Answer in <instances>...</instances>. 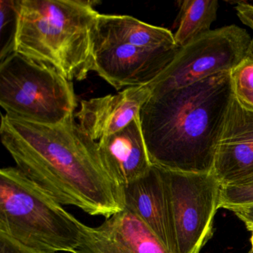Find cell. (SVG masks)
Wrapping results in <instances>:
<instances>
[{"mask_svg":"<svg viewBox=\"0 0 253 253\" xmlns=\"http://www.w3.org/2000/svg\"><path fill=\"white\" fill-rule=\"evenodd\" d=\"M0 137L17 168L62 205L106 218L124 210L122 188L108 171L98 142L75 118L44 125L2 115Z\"/></svg>","mask_w":253,"mask_h":253,"instance_id":"cell-1","label":"cell"},{"mask_svg":"<svg viewBox=\"0 0 253 253\" xmlns=\"http://www.w3.org/2000/svg\"><path fill=\"white\" fill-rule=\"evenodd\" d=\"M233 93L229 72L151 94L140 119L152 165L170 171L211 173Z\"/></svg>","mask_w":253,"mask_h":253,"instance_id":"cell-2","label":"cell"},{"mask_svg":"<svg viewBox=\"0 0 253 253\" xmlns=\"http://www.w3.org/2000/svg\"><path fill=\"white\" fill-rule=\"evenodd\" d=\"M97 1L19 0L15 51L46 63L69 81L94 70Z\"/></svg>","mask_w":253,"mask_h":253,"instance_id":"cell-3","label":"cell"},{"mask_svg":"<svg viewBox=\"0 0 253 253\" xmlns=\"http://www.w3.org/2000/svg\"><path fill=\"white\" fill-rule=\"evenodd\" d=\"M168 29L127 15L100 14L93 34L94 70L117 90L152 83L180 50Z\"/></svg>","mask_w":253,"mask_h":253,"instance_id":"cell-4","label":"cell"},{"mask_svg":"<svg viewBox=\"0 0 253 253\" xmlns=\"http://www.w3.org/2000/svg\"><path fill=\"white\" fill-rule=\"evenodd\" d=\"M81 224L17 167L0 170V232L37 253H73Z\"/></svg>","mask_w":253,"mask_h":253,"instance_id":"cell-5","label":"cell"},{"mask_svg":"<svg viewBox=\"0 0 253 253\" xmlns=\"http://www.w3.org/2000/svg\"><path fill=\"white\" fill-rule=\"evenodd\" d=\"M0 105L11 118L57 125L75 118L78 103L72 81L15 51L0 61Z\"/></svg>","mask_w":253,"mask_h":253,"instance_id":"cell-6","label":"cell"},{"mask_svg":"<svg viewBox=\"0 0 253 253\" xmlns=\"http://www.w3.org/2000/svg\"><path fill=\"white\" fill-rule=\"evenodd\" d=\"M252 38L235 25L211 30L180 48L171 63L148 84L151 94L183 88L236 67Z\"/></svg>","mask_w":253,"mask_h":253,"instance_id":"cell-7","label":"cell"},{"mask_svg":"<svg viewBox=\"0 0 253 253\" xmlns=\"http://www.w3.org/2000/svg\"><path fill=\"white\" fill-rule=\"evenodd\" d=\"M160 169L168 192L177 253H199L212 235L223 184L212 173Z\"/></svg>","mask_w":253,"mask_h":253,"instance_id":"cell-8","label":"cell"},{"mask_svg":"<svg viewBox=\"0 0 253 253\" xmlns=\"http://www.w3.org/2000/svg\"><path fill=\"white\" fill-rule=\"evenodd\" d=\"M211 173L236 185L253 174V106L233 93L219 134Z\"/></svg>","mask_w":253,"mask_h":253,"instance_id":"cell-9","label":"cell"},{"mask_svg":"<svg viewBox=\"0 0 253 253\" xmlns=\"http://www.w3.org/2000/svg\"><path fill=\"white\" fill-rule=\"evenodd\" d=\"M73 253H170L143 220L124 209L96 227L81 223Z\"/></svg>","mask_w":253,"mask_h":253,"instance_id":"cell-10","label":"cell"},{"mask_svg":"<svg viewBox=\"0 0 253 253\" xmlns=\"http://www.w3.org/2000/svg\"><path fill=\"white\" fill-rule=\"evenodd\" d=\"M121 188L124 209L143 220L170 253H177L169 200L161 169L153 166L144 177Z\"/></svg>","mask_w":253,"mask_h":253,"instance_id":"cell-11","label":"cell"},{"mask_svg":"<svg viewBox=\"0 0 253 253\" xmlns=\"http://www.w3.org/2000/svg\"><path fill=\"white\" fill-rule=\"evenodd\" d=\"M150 96L147 85L129 87L116 94L82 100L75 117L81 128L97 141L121 131L140 117Z\"/></svg>","mask_w":253,"mask_h":253,"instance_id":"cell-12","label":"cell"},{"mask_svg":"<svg viewBox=\"0 0 253 253\" xmlns=\"http://www.w3.org/2000/svg\"><path fill=\"white\" fill-rule=\"evenodd\" d=\"M98 146L108 171L121 187L144 177L153 167L140 117L121 131L99 140Z\"/></svg>","mask_w":253,"mask_h":253,"instance_id":"cell-13","label":"cell"},{"mask_svg":"<svg viewBox=\"0 0 253 253\" xmlns=\"http://www.w3.org/2000/svg\"><path fill=\"white\" fill-rule=\"evenodd\" d=\"M177 32L174 35L177 46L182 48L201 35L210 32L217 19V0L179 1Z\"/></svg>","mask_w":253,"mask_h":253,"instance_id":"cell-14","label":"cell"},{"mask_svg":"<svg viewBox=\"0 0 253 253\" xmlns=\"http://www.w3.org/2000/svg\"><path fill=\"white\" fill-rule=\"evenodd\" d=\"M19 0H0V61L15 52Z\"/></svg>","mask_w":253,"mask_h":253,"instance_id":"cell-15","label":"cell"},{"mask_svg":"<svg viewBox=\"0 0 253 253\" xmlns=\"http://www.w3.org/2000/svg\"><path fill=\"white\" fill-rule=\"evenodd\" d=\"M234 92L240 98L253 96V54L248 51L245 58L230 72Z\"/></svg>","mask_w":253,"mask_h":253,"instance_id":"cell-16","label":"cell"},{"mask_svg":"<svg viewBox=\"0 0 253 253\" xmlns=\"http://www.w3.org/2000/svg\"><path fill=\"white\" fill-rule=\"evenodd\" d=\"M250 204H253V184L223 186L220 208L229 210L233 207Z\"/></svg>","mask_w":253,"mask_h":253,"instance_id":"cell-17","label":"cell"},{"mask_svg":"<svg viewBox=\"0 0 253 253\" xmlns=\"http://www.w3.org/2000/svg\"><path fill=\"white\" fill-rule=\"evenodd\" d=\"M0 253H37L26 246L0 232Z\"/></svg>","mask_w":253,"mask_h":253,"instance_id":"cell-18","label":"cell"},{"mask_svg":"<svg viewBox=\"0 0 253 253\" xmlns=\"http://www.w3.org/2000/svg\"><path fill=\"white\" fill-rule=\"evenodd\" d=\"M235 11L239 20L253 30V5L247 2H239L235 6Z\"/></svg>","mask_w":253,"mask_h":253,"instance_id":"cell-19","label":"cell"},{"mask_svg":"<svg viewBox=\"0 0 253 253\" xmlns=\"http://www.w3.org/2000/svg\"><path fill=\"white\" fill-rule=\"evenodd\" d=\"M253 184V174L250 176V177H247L245 180L243 181L240 182L238 184L236 185H251Z\"/></svg>","mask_w":253,"mask_h":253,"instance_id":"cell-20","label":"cell"},{"mask_svg":"<svg viewBox=\"0 0 253 253\" xmlns=\"http://www.w3.org/2000/svg\"><path fill=\"white\" fill-rule=\"evenodd\" d=\"M242 100L253 106V96H252V97H247V98L242 99Z\"/></svg>","mask_w":253,"mask_h":253,"instance_id":"cell-21","label":"cell"},{"mask_svg":"<svg viewBox=\"0 0 253 253\" xmlns=\"http://www.w3.org/2000/svg\"><path fill=\"white\" fill-rule=\"evenodd\" d=\"M249 231H250V232H252V236L251 238H250V241H251V244H252V250L253 251V227H250L248 228Z\"/></svg>","mask_w":253,"mask_h":253,"instance_id":"cell-22","label":"cell"},{"mask_svg":"<svg viewBox=\"0 0 253 253\" xmlns=\"http://www.w3.org/2000/svg\"><path fill=\"white\" fill-rule=\"evenodd\" d=\"M250 53L253 54V38H252L251 44H250V49H249Z\"/></svg>","mask_w":253,"mask_h":253,"instance_id":"cell-23","label":"cell"},{"mask_svg":"<svg viewBox=\"0 0 253 253\" xmlns=\"http://www.w3.org/2000/svg\"><path fill=\"white\" fill-rule=\"evenodd\" d=\"M253 253V250H250V252H249V253Z\"/></svg>","mask_w":253,"mask_h":253,"instance_id":"cell-24","label":"cell"}]
</instances>
